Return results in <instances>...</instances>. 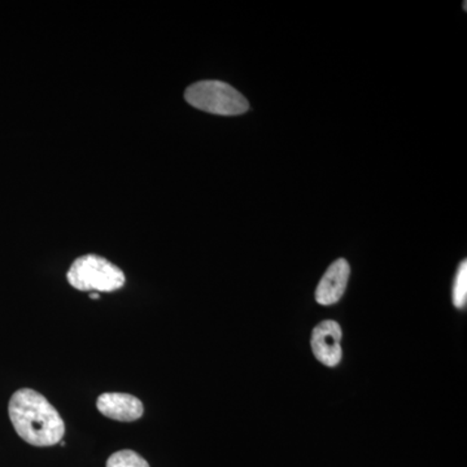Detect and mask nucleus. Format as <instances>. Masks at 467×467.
I'll return each mask as SVG.
<instances>
[{
    "mask_svg": "<svg viewBox=\"0 0 467 467\" xmlns=\"http://www.w3.org/2000/svg\"><path fill=\"white\" fill-rule=\"evenodd\" d=\"M8 413L18 436L34 447H51L66 434L57 409L34 389H18L9 401Z\"/></svg>",
    "mask_w": 467,
    "mask_h": 467,
    "instance_id": "obj_1",
    "label": "nucleus"
},
{
    "mask_svg": "<svg viewBox=\"0 0 467 467\" xmlns=\"http://www.w3.org/2000/svg\"><path fill=\"white\" fill-rule=\"evenodd\" d=\"M184 98L190 106L213 115L238 116L250 109L241 92L221 81L193 84L184 92Z\"/></svg>",
    "mask_w": 467,
    "mask_h": 467,
    "instance_id": "obj_2",
    "label": "nucleus"
},
{
    "mask_svg": "<svg viewBox=\"0 0 467 467\" xmlns=\"http://www.w3.org/2000/svg\"><path fill=\"white\" fill-rule=\"evenodd\" d=\"M67 282L79 291L112 292L125 284L119 267L97 254H85L70 266Z\"/></svg>",
    "mask_w": 467,
    "mask_h": 467,
    "instance_id": "obj_3",
    "label": "nucleus"
},
{
    "mask_svg": "<svg viewBox=\"0 0 467 467\" xmlns=\"http://www.w3.org/2000/svg\"><path fill=\"white\" fill-rule=\"evenodd\" d=\"M342 328L335 321H324L313 330L312 349L326 367H337L342 359Z\"/></svg>",
    "mask_w": 467,
    "mask_h": 467,
    "instance_id": "obj_4",
    "label": "nucleus"
},
{
    "mask_svg": "<svg viewBox=\"0 0 467 467\" xmlns=\"http://www.w3.org/2000/svg\"><path fill=\"white\" fill-rule=\"evenodd\" d=\"M97 407L103 416L119 422H133L143 416V404L140 399L129 393H103L97 401Z\"/></svg>",
    "mask_w": 467,
    "mask_h": 467,
    "instance_id": "obj_5",
    "label": "nucleus"
},
{
    "mask_svg": "<svg viewBox=\"0 0 467 467\" xmlns=\"http://www.w3.org/2000/svg\"><path fill=\"white\" fill-rule=\"evenodd\" d=\"M350 267L344 259L335 261L322 276L316 290V300L321 306H333L346 292L348 285Z\"/></svg>",
    "mask_w": 467,
    "mask_h": 467,
    "instance_id": "obj_6",
    "label": "nucleus"
},
{
    "mask_svg": "<svg viewBox=\"0 0 467 467\" xmlns=\"http://www.w3.org/2000/svg\"><path fill=\"white\" fill-rule=\"evenodd\" d=\"M107 467H150L149 462L133 451H119L107 461Z\"/></svg>",
    "mask_w": 467,
    "mask_h": 467,
    "instance_id": "obj_7",
    "label": "nucleus"
},
{
    "mask_svg": "<svg viewBox=\"0 0 467 467\" xmlns=\"http://www.w3.org/2000/svg\"><path fill=\"white\" fill-rule=\"evenodd\" d=\"M467 301V263L463 261L457 272L453 285V303L457 308H463Z\"/></svg>",
    "mask_w": 467,
    "mask_h": 467,
    "instance_id": "obj_8",
    "label": "nucleus"
},
{
    "mask_svg": "<svg viewBox=\"0 0 467 467\" xmlns=\"http://www.w3.org/2000/svg\"><path fill=\"white\" fill-rule=\"evenodd\" d=\"M90 297L91 299H99V294H98V292H92Z\"/></svg>",
    "mask_w": 467,
    "mask_h": 467,
    "instance_id": "obj_9",
    "label": "nucleus"
}]
</instances>
